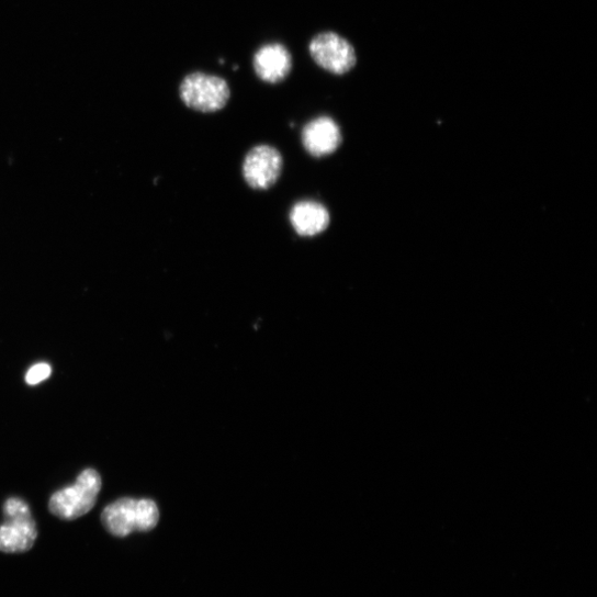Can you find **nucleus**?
Masks as SVG:
<instances>
[{
  "instance_id": "f257e3e1",
  "label": "nucleus",
  "mask_w": 597,
  "mask_h": 597,
  "mask_svg": "<svg viewBox=\"0 0 597 597\" xmlns=\"http://www.w3.org/2000/svg\"><path fill=\"white\" fill-rule=\"evenodd\" d=\"M101 520L111 534L124 538L135 531L154 530L160 520V511L151 499L121 498L105 507Z\"/></svg>"
},
{
  "instance_id": "f03ea898",
  "label": "nucleus",
  "mask_w": 597,
  "mask_h": 597,
  "mask_svg": "<svg viewBox=\"0 0 597 597\" xmlns=\"http://www.w3.org/2000/svg\"><path fill=\"white\" fill-rule=\"evenodd\" d=\"M102 488L99 473L92 469L83 471L77 482L53 495L49 509L63 520H76L87 515L95 505Z\"/></svg>"
},
{
  "instance_id": "7ed1b4c3",
  "label": "nucleus",
  "mask_w": 597,
  "mask_h": 597,
  "mask_svg": "<svg viewBox=\"0 0 597 597\" xmlns=\"http://www.w3.org/2000/svg\"><path fill=\"white\" fill-rule=\"evenodd\" d=\"M180 95L190 109L203 113H214L227 105L230 99V88L222 77L193 72L182 80Z\"/></svg>"
},
{
  "instance_id": "20e7f679",
  "label": "nucleus",
  "mask_w": 597,
  "mask_h": 597,
  "mask_svg": "<svg viewBox=\"0 0 597 597\" xmlns=\"http://www.w3.org/2000/svg\"><path fill=\"white\" fill-rule=\"evenodd\" d=\"M309 53L320 68L333 75H346L357 65L354 47L334 32L316 35L309 44Z\"/></svg>"
},
{
  "instance_id": "39448f33",
  "label": "nucleus",
  "mask_w": 597,
  "mask_h": 597,
  "mask_svg": "<svg viewBox=\"0 0 597 597\" xmlns=\"http://www.w3.org/2000/svg\"><path fill=\"white\" fill-rule=\"evenodd\" d=\"M282 171V157L270 145H258L251 149L244 162V178L255 190H268L273 187Z\"/></svg>"
},
{
  "instance_id": "423d86ee",
  "label": "nucleus",
  "mask_w": 597,
  "mask_h": 597,
  "mask_svg": "<svg viewBox=\"0 0 597 597\" xmlns=\"http://www.w3.org/2000/svg\"><path fill=\"white\" fill-rule=\"evenodd\" d=\"M342 142L338 123L330 116L312 120L303 131L306 151L315 158H324L337 151Z\"/></svg>"
},
{
  "instance_id": "0eeeda50",
  "label": "nucleus",
  "mask_w": 597,
  "mask_h": 597,
  "mask_svg": "<svg viewBox=\"0 0 597 597\" xmlns=\"http://www.w3.org/2000/svg\"><path fill=\"white\" fill-rule=\"evenodd\" d=\"M257 77L267 83L277 85L288 78L292 69V57L282 44H267L252 58Z\"/></svg>"
},
{
  "instance_id": "6e6552de",
  "label": "nucleus",
  "mask_w": 597,
  "mask_h": 597,
  "mask_svg": "<svg viewBox=\"0 0 597 597\" xmlns=\"http://www.w3.org/2000/svg\"><path fill=\"white\" fill-rule=\"evenodd\" d=\"M37 537L38 530L32 514L8 518V521L0 526V551L27 552L34 547Z\"/></svg>"
},
{
  "instance_id": "1a4fd4ad",
  "label": "nucleus",
  "mask_w": 597,
  "mask_h": 597,
  "mask_svg": "<svg viewBox=\"0 0 597 597\" xmlns=\"http://www.w3.org/2000/svg\"><path fill=\"white\" fill-rule=\"evenodd\" d=\"M290 222L297 235L313 237L324 233L330 224V214L320 203H296L290 212Z\"/></svg>"
},
{
  "instance_id": "9d476101",
  "label": "nucleus",
  "mask_w": 597,
  "mask_h": 597,
  "mask_svg": "<svg viewBox=\"0 0 597 597\" xmlns=\"http://www.w3.org/2000/svg\"><path fill=\"white\" fill-rule=\"evenodd\" d=\"M52 375V367L47 363H38L30 369L26 374L29 385H37Z\"/></svg>"
},
{
  "instance_id": "9b49d317",
  "label": "nucleus",
  "mask_w": 597,
  "mask_h": 597,
  "mask_svg": "<svg viewBox=\"0 0 597 597\" xmlns=\"http://www.w3.org/2000/svg\"><path fill=\"white\" fill-rule=\"evenodd\" d=\"M4 512L8 518L32 514L30 506L20 498H10L5 503Z\"/></svg>"
}]
</instances>
